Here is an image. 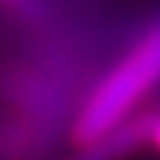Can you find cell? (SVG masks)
I'll return each mask as SVG.
<instances>
[{
  "label": "cell",
  "mask_w": 160,
  "mask_h": 160,
  "mask_svg": "<svg viewBox=\"0 0 160 160\" xmlns=\"http://www.w3.org/2000/svg\"><path fill=\"white\" fill-rule=\"evenodd\" d=\"M160 86V12L139 30L125 57L116 59L95 89L80 104L74 125H71V145L86 148L98 139L119 131L125 122L139 113V104Z\"/></svg>",
  "instance_id": "obj_1"
},
{
  "label": "cell",
  "mask_w": 160,
  "mask_h": 160,
  "mask_svg": "<svg viewBox=\"0 0 160 160\" xmlns=\"http://www.w3.org/2000/svg\"><path fill=\"white\" fill-rule=\"evenodd\" d=\"M148 125H151V113L142 110L131 122H125L119 131H113L110 137L98 139V142L86 145V148H77L65 160H128L131 154L145 148V142H148Z\"/></svg>",
  "instance_id": "obj_2"
},
{
  "label": "cell",
  "mask_w": 160,
  "mask_h": 160,
  "mask_svg": "<svg viewBox=\"0 0 160 160\" xmlns=\"http://www.w3.org/2000/svg\"><path fill=\"white\" fill-rule=\"evenodd\" d=\"M0 9L9 12L15 21L36 24L45 18V0H0Z\"/></svg>",
  "instance_id": "obj_3"
},
{
  "label": "cell",
  "mask_w": 160,
  "mask_h": 160,
  "mask_svg": "<svg viewBox=\"0 0 160 160\" xmlns=\"http://www.w3.org/2000/svg\"><path fill=\"white\" fill-rule=\"evenodd\" d=\"M148 113H151V125H148V142H145V148L160 154V107H151Z\"/></svg>",
  "instance_id": "obj_4"
}]
</instances>
